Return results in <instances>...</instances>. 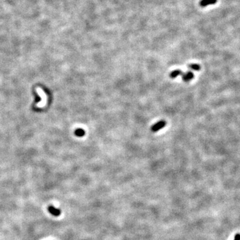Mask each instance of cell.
<instances>
[{"instance_id": "cell-1", "label": "cell", "mask_w": 240, "mask_h": 240, "mask_svg": "<svg viewBox=\"0 0 240 240\" xmlns=\"http://www.w3.org/2000/svg\"><path fill=\"white\" fill-rule=\"evenodd\" d=\"M166 125V122H164V121H160V122H158L157 124H154V126H152V131L153 132H156L161 130L164 128Z\"/></svg>"}, {"instance_id": "cell-2", "label": "cell", "mask_w": 240, "mask_h": 240, "mask_svg": "<svg viewBox=\"0 0 240 240\" xmlns=\"http://www.w3.org/2000/svg\"><path fill=\"white\" fill-rule=\"evenodd\" d=\"M48 211L49 213H50L51 215L54 216H59L61 214V210L59 209H57L53 207V206H49L48 207Z\"/></svg>"}, {"instance_id": "cell-3", "label": "cell", "mask_w": 240, "mask_h": 240, "mask_svg": "<svg viewBox=\"0 0 240 240\" xmlns=\"http://www.w3.org/2000/svg\"><path fill=\"white\" fill-rule=\"evenodd\" d=\"M217 2V0H201L199 4L201 7H206L209 5L215 4Z\"/></svg>"}, {"instance_id": "cell-4", "label": "cell", "mask_w": 240, "mask_h": 240, "mask_svg": "<svg viewBox=\"0 0 240 240\" xmlns=\"http://www.w3.org/2000/svg\"><path fill=\"white\" fill-rule=\"evenodd\" d=\"M193 73L191 72V71H188L187 73H183L182 75V78H183V80L184 82H189V80H191V79L193 78Z\"/></svg>"}, {"instance_id": "cell-5", "label": "cell", "mask_w": 240, "mask_h": 240, "mask_svg": "<svg viewBox=\"0 0 240 240\" xmlns=\"http://www.w3.org/2000/svg\"><path fill=\"white\" fill-rule=\"evenodd\" d=\"M183 74V73L180 70V69H176V70L172 71V72L170 74V77H172V78H175V77H178V75H182Z\"/></svg>"}, {"instance_id": "cell-6", "label": "cell", "mask_w": 240, "mask_h": 240, "mask_svg": "<svg viewBox=\"0 0 240 240\" xmlns=\"http://www.w3.org/2000/svg\"><path fill=\"white\" fill-rule=\"evenodd\" d=\"M188 67H189V68L191 69H193V70H195V71H199L200 68V65L197 64V63H191V64H189L188 65Z\"/></svg>"}, {"instance_id": "cell-7", "label": "cell", "mask_w": 240, "mask_h": 240, "mask_svg": "<svg viewBox=\"0 0 240 240\" xmlns=\"http://www.w3.org/2000/svg\"><path fill=\"white\" fill-rule=\"evenodd\" d=\"M75 136L77 137H82L85 135V132L82 129H77L75 132Z\"/></svg>"}, {"instance_id": "cell-8", "label": "cell", "mask_w": 240, "mask_h": 240, "mask_svg": "<svg viewBox=\"0 0 240 240\" xmlns=\"http://www.w3.org/2000/svg\"><path fill=\"white\" fill-rule=\"evenodd\" d=\"M234 240H240V234L237 233L236 234L234 237Z\"/></svg>"}]
</instances>
